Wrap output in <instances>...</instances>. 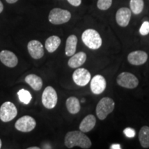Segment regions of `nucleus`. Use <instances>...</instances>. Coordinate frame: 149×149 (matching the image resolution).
Here are the masks:
<instances>
[{"label":"nucleus","instance_id":"7c9ffc66","mask_svg":"<svg viewBox=\"0 0 149 149\" xmlns=\"http://www.w3.org/2000/svg\"><path fill=\"white\" fill-rule=\"evenodd\" d=\"M40 147H29L28 149H40Z\"/></svg>","mask_w":149,"mask_h":149},{"label":"nucleus","instance_id":"f8f14e48","mask_svg":"<svg viewBox=\"0 0 149 149\" xmlns=\"http://www.w3.org/2000/svg\"><path fill=\"white\" fill-rule=\"evenodd\" d=\"M131 17V10L130 9L123 7L119 9L116 13V22L119 26L122 27L127 26Z\"/></svg>","mask_w":149,"mask_h":149},{"label":"nucleus","instance_id":"6ab92c4d","mask_svg":"<svg viewBox=\"0 0 149 149\" xmlns=\"http://www.w3.org/2000/svg\"><path fill=\"white\" fill-rule=\"evenodd\" d=\"M66 106L70 114H77L80 111V102L75 97H70L66 100Z\"/></svg>","mask_w":149,"mask_h":149},{"label":"nucleus","instance_id":"393cba45","mask_svg":"<svg viewBox=\"0 0 149 149\" xmlns=\"http://www.w3.org/2000/svg\"><path fill=\"white\" fill-rule=\"evenodd\" d=\"M139 33L143 36L147 35L149 33V22L146 21L143 22L142 25L139 29Z\"/></svg>","mask_w":149,"mask_h":149},{"label":"nucleus","instance_id":"b1692460","mask_svg":"<svg viewBox=\"0 0 149 149\" xmlns=\"http://www.w3.org/2000/svg\"><path fill=\"white\" fill-rule=\"evenodd\" d=\"M113 0H98L97 7L100 10H107L111 6Z\"/></svg>","mask_w":149,"mask_h":149},{"label":"nucleus","instance_id":"5701e85b","mask_svg":"<svg viewBox=\"0 0 149 149\" xmlns=\"http://www.w3.org/2000/svg\"><path fill=\"white\" fill-rule=\"evenodd\" d=\"M17 95L19 101L24 104H29L32 100V95L29 91L21 89L18 91Z\"/></svg>","mask_w":149,"mask_h":149},{"label":"nucleus","instance_id":"9b49d317","mask_svg":"<svg viewBox=\"0 0 149 149\" xmlns=\"http://www.w3.org/2000/svg\"><path fill=\"white\" fill-rule=\"evenodd\" d=\"M107 87V81L105 78L100 74H97L91 81V91L95 95L102 93Z\"/></svg>","mask_w":149,"mask_h":149},{"label":"nucleus","instance_id":"39448f33","mask_svg":"<svg viewBox=\"0 0 149 149\" xmlns=\"http://www.w3.org/2000/svg\"><path fill=\"white\" fill-rule=\"evenodd\" d=\"M17 115L15 105L10 102H6L0 107V120L3 122H8Z\"/></svg>","mask_w":149,"mask_h":149},{"label":"nucleus","instance_id":"dca6fc26","mask_svg":"<svg viewBox=\"0 0 149 149\" xmlns=\"http://www.w3.org/2000/svg\"><path fill=\"white\" fill-rule=\"evenodd\" d=\"M96 124L95 117L93 115H88L85 117L80 123L79 130L83 133H88L91 131Z\"/></svg>","mask_w":149,"mask_h":149},{"label":"nucleus","instance_id":"a211bd4d","mask_svg":"<svg viewBox=\"0 0 149 149\" xmlns=\"http://www.w3.org/2000/svg\"><path fill=\"white\" fill-rule=\"evenodd\" d=\"M77 44V37L74 35H71L67 38L65 47V53L68 57H71L76 52Z\"/></svg>","mask_w":149,"mask_h":149},{"label":"nucleus","instance_id":"9d476101","mask_svg":"<svg viewBox=\"0 0 149 149\" xmlns=\"http://www.w3.org/2000/svg\"><path fill=\"white\" fill-rule=\"evenodd\" d=\"M28 51L33 59L42 58L44 55V46L40 42L37 40L30 41L27 46Z\"/></svg>","mask_w":149,"mask_h":149},{"label":"nucleus","instance_id":"a878e982","mask_svg":"<svg viewBox=\"0 0 149 149\" xmlns=\"http://www.w3.org/2000/svg\"><path fill=\"white\" fill-rule=\"evenodd\" d=\"M124 133L127 137L129 138H133L135 136V131L133 128H126L124 130Z\"/></svg>","mask_w":149,"mask_h":149},{"label":"nucleus","instance_id":"ddd939ff","mask_svg":"<svg viewBox=\"0 0 149 149\" xmlns=\"http://www.w3.org/2000/svg\"><path fill=\"white\" fill-rule=\"evenodd\" d=\"M147 59H148V55L146 52L142 51L131 52L128 55V62L135 66H139L145 64Z\"/></svg>","mask_w":149,"mask_h":149},{"label":"nucleus","instance_id":"2f4dec72","mask_svg":"<svg viewBox=\"0 0 149 149\" xmlns=\"http://www.w3.org/2000/svg\"><path fill=\"white\" fill-rule=\"evenodd\" d=\"M85 101H86L85 99H81V102H82V103H84Z\"/></svg>","mask_w":149,"mask_h":149},{"label":"nucleus","instance_id":"4468645a","mask_svg":"<svg viewBox=\"0 0 149 149\" xmlns=\"http://www.w3.org/2000/svg\"><path fill=\"white\" fill-rule=\"evenodd\" d=\"M0 61L9 68H14L18 64V59L13 52L3 50L0 52Z\"/></svg>","mask_w":149,"mask_h":149},{"label":"nucleus","instance_id":"7ed1b4c3","mask_svg":"<svg viewBox=\"0 0 149 149\" xmlns=\"http://www.w3.org/2000/svg\"><path fill=\"white\" fill-rule=\"evenodd\" d=\"M115 109V102L110 97L102 98L96 107L97 116L100 120H104Z\"/></svg>","mask_w":149,"mask_h":149},{"label":"nucleus","instance_id":"c85d7f7f","mask_svg":"<svg viewBox=\"0 0 149 149\" xmlns=\"http://www.w3.org/2000/svg\"><path fill=\"white\" fill-rule=\"evenodd\" d=\"M7 1V3H16L18 0H6Z\"/></svg>","mask_w":149,"mask_h":149},{"label":"nucleus","instance_id":"cd10ccee","mask_svg":"<svg viewBox=\"0 0 149 149\" xmlns=\"http://www.w3.org/2000/svg\"><path fill=\"white\" fill-rule=\"evenodd\" d=\"M111 149H120L122 148V147L120 144H112L111 147H110Z\"/></svg>","mask_w":149,"mask_h":149},{"label":"nucleus","instance_id":"6e6552de","mask_svg":"<svg viewBox=\"0 0 149 149\" xmlns=\"http://www.w3.org/2000/svg\"><path fill=\"white\" fill-rule=\"evenodd\" d=\"M36 126V121L29 115H24L18 119L15 124V127L19 131L28 133L34 129Z\"/></svg>","mask_w":149,"mask_h":149},{"label":"nucleus","instance_id":"1a4fd4ad","mask_svg":"<svg viewBox=\"0 0 149 149\" xmlns=\"http://www.w3.org/2000/svg\"><path fill=\"white\" fill-rule=\"evenodd\" d=\"M91 79L90 72L86 68H79L74 70L72 74V79L74 82L79 86H84L87 85Z\"/></svg>","mask_w":149,"mask_h":149},{"label":"nucleus","instance_id":"c756f323","mask_svg":"<svg viewBox=\"0 0 149 149\" xmlns=\"http://www.w3.org/2000/svg\"><path fill=\"white\" fill-rule=\"evenodd\" d=\"M3 10V5L2 2L0 1V13H2Z\"/></svg>","mask_w":149,"mask_h":149},{"label":"nucleus","instance_id":"0eeeda50","mask_svg":"<svg viewBox=\"0 0 149 149\" xmlns=\"http://www.w3.org/2000/svg\"><path fill=\"white\" fill-rule=\"evenodd\" d=\"M57 94L52 86H47L42 93V102L44 107L48 109H53L57 103Z\"/></svg>","mask_w":149,"mask_h":149},{"label":"nucleus","instance_id":"f257e3e1","mask_svg":"<svg viewBox=\"0 0 149 149\" xmlns=\"http://www.w3.org/2000/svg\"><path fill=\"white\" fill-rule=\"evenodd\" d=\"M64 144L68 148L79 146L83 149L90 148L92 143L87 135L81 130L70 131L66 133L64 139Z\"/></svg>","mask_w":149,"mask_h":149},{"label":"nucleus","instance_id":"473e14b6","mask_svg":"<svg viewBox=\"0 0 149 149\" xmlns=\"http://www.w3.org/2000/svg\"><path fill=\"white\" fill-rule=\"evenodd\" d=\"M1 145H2V144H1V139H0V148H1Z\"/></svg>","mask_w":149,"mask_h":149},{"label":"nucleus","instance_id":"f03ea898","mask_svg":"<svg viewBox=\"0 0 149 149\" xmlns=\"http://www.w3.org/2000/svg\"><path fill=\"white\" fill-rule=\"evenodd\" d=\"M81 40L87 47L92 50H97L101 47L102 40L97 31L94 29H87L84 31Z\"/></svg>","mask_w":149,"mask_h":149},{"label":"nucleus","instance_id":"aec40b11","mask_svg":"<svg viewBox=\"0 0 149 149\" xmlns=\"http://www.w3.org/2000/svg\"><path fill=\"white\" fill-rule=\"evenodd\" d=\"M61 44V39L58 36L53 35V36L49 37L45 42V47L48 53H53Z\"/></svg>","mask_w":149,"mask_h":149},{"label":"nucleus","instance_id":"20e7f679","mask_svg":"<svg viewBox=\"0 0 149 149\" xmlns=\"http://www.w3.org/2000/svg\"><path fill=\"white\" fill-rule=\"evenodd\" d=\"M71 18V14L68 10L64 9L55 8L51 10L48 20L51 24L55 25H59L68 22Z\"/></svg>","mask_w":149,"mask_h":149},{"label":"nucleus","instance_id":"423d86ee","mask_svg":"<svg viewBox=\"0 0 149 149\" xmlns=\"http://www.w3.org/2000/svg\"><path fill=\"white\" fill-rule=\"evenodd\" d=\"M117 83L124 88L133 89L138 86L139 80L133 74L128 72H124L118 75L117 78Z\"/></svg>","mask_w":149,"mask_h":149},{"label":"nucleus","instance_id":"2eb2a0df","mask_svg":"<svg viewBox=\"0 0 149 149\" xmlns=\"http://www.w3.org/2000/svg\"><path fill=\"white\" fill-rule=\"evenodd\" d=\"M86 55L84 52H79V53L74 54L71 56V58L69 59L68 61V65L72 68H77L81 66L86 61Z\"/></svg>","mask_w":149,"mask_h":149},{"label":"nucleus","instance_id":"f3484780","mask_svg":"<svg viewBox=\"0 0 149 149\" xmlns=\"http://www.w3.org/2000/svg\"><path fill=\"white\" fill-rule=\"evenodd\" d=\"M25 81L33 90L38 91L42 88L43 81L42 78L35 74H31L25 77Z\"/></svg>","mask_w":149,"mask_h":149},{"label":"nucleus","instance_id":"412c9836","mask_svg":"<svg viewBox=\"0 0 149 149\" xmlns=\"http://www.w3.org/2000/svg\"><path fill=\"white\" fill-rule=\"evenodd\" d=\"M139 140L141 146L144 148H149V127L142 126L139 133Z\"/></svg>","mask_w":149,"mask_h":149},{"label":"nucleus","instance_id":"bb28decb","mask_svg":"<svg viewBox=\"0 0 149 149\" xmlns=\"http://www.w3.org/2000/svg\"><path fill=\"white\" fill-rule=\"evenodd\" d=\"M69 2L70 4H71L73 6H79L81 4V0H67Z\"/></svg>","mask_w":149,"mask_h":149},{"label":"nucleus","instance_id":"4be33fe9","mask_svg":"<svg viewBox=\"0 0 149 149\" xmlns=\"http://www.w3.org/2000/svg\"><path fill=\"white\" fill-rule=\"evenodd\" d=\"M144 3L143 0H130V8L132 13L135 15H138L142 12Z\"/></svg>","mask_w":149,"mask_h":149}]
</instances>
